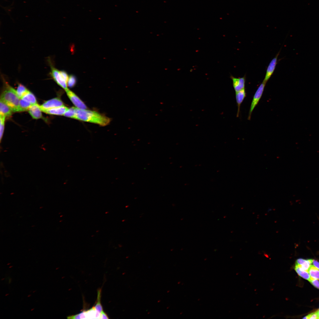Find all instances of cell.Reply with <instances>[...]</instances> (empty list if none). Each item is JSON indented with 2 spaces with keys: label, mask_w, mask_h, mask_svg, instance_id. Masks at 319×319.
<instances>
[{
  "label": "cell",
  "mask_w": 319,
  "mask_h": 319,
  "mask_svg": "<svg viewBox=\"0 0 319 319\" xmlns=\"http://www.w3.org/2000/svg\"><path fill=\"white\" fill-rule=\"evenodd\" d=\"M4 278H3V279H1V280H4Z\"/></svg>",
  "instance_id": "obj_33"
},
{
  "label": "cell",
  "mask_w": 319,
  "mask_h": 319,
  "mask_svg": "<svg viewBox=\"0 0 319 319\" xmlns=\"http://www.w3.org/2000/svg\"><path fill=\"white\" fill-rule=\"evenodd\" d=\"M106 314L102 310L100 313V319H109Z\"/></svg>",
  "instance_id": "obj_25"
},
{
  "label": "cell",
  "mask_w": 319,
  "mask_h": 319,
  "mask_svg": "<svg viewBox=\"0 0 319 319\" xmlns=\"http://www.w3.org/2000/svg\"><path fill=\"white\" fill-rule=\"evenodd\" d=\"M279 53V52L271 61L267 67L265 77L263 81V82L266 84L273 74L275 69Z\"/></svg>",
  "instance_id": "obj_6"
},
{
  "label": "cell",
  "mask_w": 319,
  "mask_h": 319,
  "mask_svg": "<svg viewBox=\"0 0 319 319\" xmlns=\"http://www.w3.org/2000/svg\"><path fill=\"white\" fill-rule=\"evenodd\" d=\"M31 296V294H29L28 296V297H30Z\"/></svg>",
  "instance_id": "obj_28"
},
{
  "label": "cell",
  "mask_w": 319,
  "mask_h": 319,
  "mask_svg": "<svg viewBox=\"0 0 319 319\" xmlns=\"http://www.w3.org/2000/svg\"><path fill=\"white\" fill-rule=\"evenodd\" d=\"M35 292H36V291L35 290L33 292L34 293Z\"/></svg>",
  "instance_id": "obj_34"
},
{
  "label": "cell",
  "mask_w": 319,
  "mask_h": 319,
  "mask_svg": "<svg viewBox=\"0 0 319 319\" xmlns=\"http://www.w3.org/2000/svg\"><path fill=\"white\" fill-rule=\"evenodd\" d=\"M32 105L29 102L20 99L19 101V112L28 110Z\"/></svg>",
  "instance_id": "obj_19"
},
{
  "label": "cell",
  "mask_w": 319,
  "mask_h": 319,
  "mask_svg": "<svg viewBox=\"0 0 319 319\" xmlns=\"http://www.w3.org/2000/svg\"><path fill=\"white\" fill-rule=\"evenodd\" d=\"M65 91L69 98L76 108L82 109L87 108L85 103L75 93L69 89Z\"/></svg>",
  "instance_id": "obj_5"
},
{
  "label": "cell",
  "mask_w": 319,
  "mask_h": 319,
  "mask_svg": "<svg viewBox=\"0 0 319 319\" xmlns=\"http://www.w3.org/2000/svg\"><path fill=\"white\" fill-rule=\"evenodd\" d=\"M76 83V77L73 75H70L69 76L67 82V86L70 87H74Z\"/></svg>",
  "instance_id": "obj_22"
},
{
  "label": "cell",
  "mask_w": 319,
  "mask_h": 319,
  "mask_svg": "<svg viewBox=\"0 0 319 319\" xmlns=\"http://www.w3.org/2000/svg\"><path fill=\"white\" fill-rule=\"evenodd\" d=\"M34 310V308H33V309H31V311H32L33 310Z\"/></svg>",
  "instance_id": "obj_29"
},
{
  "label": "cell",
  "mask_w": 319,
  "mask_h": 319,
  "mask_svg": "<svg viewBox=\"0 0 319 319\" xmlns=\"http://www.w3.org/2000/svg\"><path fill=\"white\" fill-rule=\"evenodd\" d=\"M314 286L319 289V281L312 278L309 281Z\"/></svg>",
  "instance_id": "obj_24"
},
{
  "label": "cell",
  "mask_w": 319,
  "mask_h": 319,
  "mask_svg": "<svg viewBox=\"0 0 319 319\" xmlns=\"http://www.w3.org/2000/svg\"><path fill=\"white\" fill-rule=\"evenodd\" d=\"M266 83L262 82L255 92L250 106L248 119L250 120L252 113L254 108L258 104L263 94Z\"/></svg>",
  "instance_id": "obj_3"
},
{
  "label": "cell",
  "mask_w": 319,
  "mask_h": 319,
  "mask_svg": "<svg viewBox=\"0 0 319 319\" xmlns=\"http://www.w3.org/2000/svg\"><path fill=\"white\" fill-rule=\"evenodd\" d=\"M63 105L64 103L62 100L59 98L56 97L45 101L40 105V107L42 110Z\"/></svg>",
  "instance_id": "obj_7"
},
{
  "label": "cell",
  "mask_w": 319,
  "mask_h": 319,
  "mask_svg": "<svg viewBox=\"0 0 319 319\" xmlns=\"http://www.w3.org/2000/svg\"><path fill=\"white\" fill-rule=\"evenodd\" d=\"M29 91L23 85L19 84L16 90L18 96L21 99Z\"/></svg>",
  "instance_id": "obj_18"
},
{
  "label": "cell",
  "mask_w": 319,
  "mask_h": 319,
  "mask_svg": "<svg viewBox=\"0 0 319 319\" xmlns=\"http://www.w3.org/2000/svg\"><path fill=\"white\" fill-rule=\"evenodd\" d=\"M69 108L64 105L48 109L43 110L42 111L47 114L57 115H64Z\"/></svg>",
  "instance_id": "obj_9"
},
{
  "label": "cell",
  "mask_w": 319,
  "mask_h": 319,
  "mask_svg": "<svg viewBox=\"0 0 319 319\" xmlns=\"http://www.w3.org/2000/svg\"><path fill=\"white\" fill-rule=\"evenodd\" d=\"M303 319H319V310L305 316Z\"/></svg>",
  "instance_id": "obj_23"
},
{
  "label": "cell",
  "mask_w": 319,
  "mask_h": 319,
  "mask_svg": "<svg viewBox=\"0 0 319 319\" xmlns=\"http://www.w3.org/2000/svg\"><path fill=\"white\" fill-rule=\"evenodd\" d=\"M294 269L298 274L300 276L308 281L310 280L311 277L308 271L304 270L299 266L296 265H295Z\"/></svg>",
  "instance_id": "obj_14"
},
{
  "label": "cell",
  "mask_w": 319,
  "mask_h": 319,
  "mask_svg": "<svg viewBox=\"0 0 319 319\" xmlns=\"http://www.w3.org/2000/svg\"><path fill=\"white\" fill-rule=\"evenodd\" d=\"M21 99L29 102L32 105L37 104L35 96L29 90Z\"/></svg>",
  "instance_id": "obj_15"
},
{
  "label": "cell",
  "mask_w": 319,
  "mask_h": 319,
  "mask_svg": "<svg viewBox=\"0 0 319 319\" xmlns=\"http://www.w3.org/2000/svg\"><path fill=\"white\" fill-rule=\"evenodd\" d=\"M308 272L311 278L319 280V270L313 265H310L309 268Z\"/></svg>",
  "instance_id": "obj_16"
},
{
  "label": "cell",
  "mask_w": 319,
  "mask_h": 319,
  "mask_svg": "<svg viewBox=\"0 0 319 319\" xmlns=\"http://www.w3.org/2000/svg\"><path fill=\"white\" fill-rule=\"evenodd\" d=\"M312 264L319 270V262L315 260H313Z\"/></svg>",
  "instance_id": "obj_26"
},
{
  "label": "cell",
  "mask_w": 319,
  "mask_h": 319,
  "mask_svg": "<svg viewBox=\"0 0 319 319\" xmlns=\"http://www.w3.org/2000/svg\"><path fill=\"white\" fill-rule=\"evenodd\" d=\"M12 266H9V268H11L12 267Z\"/></svg>",
  "instance_id": "obj_30"
},
{
  "label": "cell",
  "mask_w": 319,
  "mask_h": 319,
  "mask_svg": "<svg viewBox=\"0 0 319 319\" xmlns=\"http://www.w3.org/2000/svg\"><path fill=\"white\" fill-rule=\"evenodd\" d=\"M246 92L245 89L235 92V98L237 106V117L239 116L241 105L246 97Z\"/></svg>",
  "instance_id": "obj_11"
},
{
  "label": "cell",
  "mask_w": 319,
  "mask_h": 319,
  "mask_svg": "<svg viewBox=\"0 0 319 319\" xmlns=\"http://www.w3.org/2000/svg\"><path fill=\"white\" fill-rule=\"evenodd\" d=\"M12 112L11 108L4 101L0 99V115L5 117H9L11 115Z\"/></svg>",
  "instance_id": "obj_12"
},
{
  "label": "cell",
  "mask_w": 319,
  "mask_h": 319,
  "mask_svg": "<svg viewBox=\"0 0 319 319\" xmlns=\"http://www.w3.org/2000/svg\"><path fill=\"white\" fill-rule=\"evenodd\" d=\"M51 74L56 82L65 90L68 89L67 82L61 73L60 71L51 65Z\"/></svg>",
  "instance_id": "obj_4"
},
{
  "label": "cell",
  "mask_w": 319,
  "mask_h": 319,
  "mask_svg": "<svg viewBox=\"0 0 319 319\" xmlns=\"http://www.w3.org/2000/svg\"><path fill=\"white\" fill-rule=\"evenodd\" d=\"M11 279H9V283H10V282H11Z\"/></svg>",
  "instance_id": "obj_27"
},
{
  "label": "cell",
  "mask_w": 319,
  "mask_h": 319,
  "mask_svg": "<svg viewBox=\"0 0 319 319\" xmlns=\"http://www.w3.org/2000/svg\"><path fill=\"white\" fill-rule=\"evenodd\" d=\"M28 110L29 114L34 119H38L42 117V111L40 105L37 103L32 105Z\"/></svg>",
  "instance_id": "obj_10"
},
{
  "label": "cell",
  "mask_w": 319,
  "mask_h": 319,
  "mask_svg": "<svg viewBox=\"0 0 319 319\" xmlns=\"http://www.w3.org/2000/svg\"><path fill=\"white\" fill-rule=\"evenodd\" d=\"M5 117L0 115V140L1 141L4 133Z\"/></svg>",
  "instance_id": "obj_21"
},
{
  "label": "cell",
  "mask_w": 319,
  "mask_h": 319,
  "mask_svg": "<svg viewBox=\"0 0 319 319\" xmlns=\"http://www.w3.org/2000/svg\"><path fill=\"white\" fill-rule=\"evenodd\" d=\"M9 295V294H6L5 295V296H7V295Z\"/></svg>",
  "instance_id": "obj_31"
},
{
  "label": "cell",
  "mask_w": 319,
  "mask_h": 319,
  "mask_svg": "<svg viewBox=\"0 0 319 319\" xmlns=\"http://www.w3.org/2000/svg\"><path fill=\"white\" fill-rule=\"evenodd\" d=\"M75 119L96 124L102 126L108 125L110 121V118L97 111L76 108Z\"/></svg>",
  "instance_id": "obj_1"
},
{
  "label": "cell",
  "mask_w": 319,
  "mask_h": 319,
  "mask_svg": "<svg viewBox=\"0 0 319 319\" xmlns=\"http://www.w3.org/2000/svg\"><path fill=\"white\" fill-rule=\"evenodd\" d=\"M20 99L18 96L16 90L8 84L1 96L3 100L12 108L13 112H19V101Z\"/></svg>",
  "instance_id": "obj_2"
},
{
  "label": "cell",
  "mask_w": 319,
  "mask_h": 319,
  "mask_svg": "<svg viewBox=\"0 0 319 319\" xmlns=\"http://www.w3.org/2000/svg\"><path fill=\"white\" fill-rule=\"evenodd\" d=\"M75 107H73L70 108H69L64 115L67 117L75 119Z\"/></svg>",
  "instance_id": "obj_20"
},
{
  "label": "cell",
  "mask_w": 319,
  "mask_h": 319,
  "mask_svg": "<svg viewBox=\"0 0 319 319\" xmlns=\"http://www.w3.org/2000/svg\"><path fill=\"white\" fill-rule=\"evenodd\" d=\"M10 264V263H9L8 264H7V265H9Z\"/></svg>",
  "instance_id": "obj_32"
},
{
  "label": "cell",
  "mask_w": 319,
  "mask_h": 319,
  "mask_svg": "<svg viewBox=\"0 0 319 319\" xmlns=\"http://www.w3.org/2000/svg\"><path fill=\"white\" fill-rule=\"evenodd\" d=\"M101 289H99L97 290V302L94 307L96 310L100 313L103 310L102 307L101 303Z\"/></svg>",
  "instance_id": "obj_17"
},
{
  "label": "cell",
  "mask_w": 319,
  "mask_h": 319,
  "mask_svg": "<svg viewBox=\"0 0 319 319\" xmlns=\"http://www.w3.org/2000/svg\"><path fill=\"white\" fill-rule=\"evenodd\" d=\"M232 85L235 92L245 89L246 81L245 76L240 78H236L232 76L230 77Z\"/></svg>",
  "instance_id": "obj_8"
},
{
  "label": "cell",
  "mask_w": 319,
  "mask_h": 319,
  "mask_svg": "<svg viewBox=\"0 0 319 319\" xmlns=\"http://www.w3.org/2000/svg\"><path fill=\"white\" fill-rule=\"evenodd\" d=\"M312 262L313 259H312L306 260L300 258L296 260L295 265L299 266L304 270L308 271L310 267L312 264Z\"/></svg>",
  "instance_id": "obj_13"
}]
</instances>
